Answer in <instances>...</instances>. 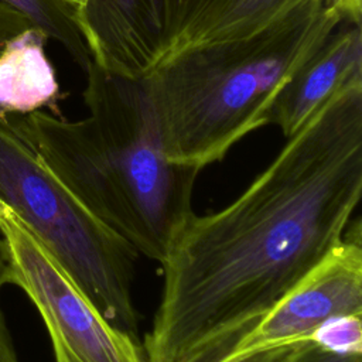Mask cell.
I'll return each mask as SVG.
<instances>
[{
  "instance_id": "obj_12",
  "label": "cell",
  "mask_w": 362,
  "mask_h": 362,
  "mask_svg": "<svg viewBox=\"0 0 362 362\" xmlns=\"http://www.w3.org/2000/svg\"><path fill=\"white\" fill-rule=\"evenodd\" d=\"M362 315L337 317L324 322L310 338L324 349L362 355Z\"/></svg>"
},
{
  "instance_id": "obj_6",
  "label": "cell",
  "mask_w": 362,
  "mask_h": 362,
  "mask_svg": "<svg viewBox=\"0 0 362 362\" xmlns=\"http://www.w3.org/2000/svg\"><path fill=\"white\" fill-rule=\"evenodd\" d=\"M345 315H362L359 219L351 222L342 240L257 321L222 361L307 342L324 322Z\"/></svg>"
},
{
  "instance_id": "obj_17",
  "label": "cell",
  "mask_w": 362,
  "mask_h": 362,
  "mask_svg": "<svg viewBox=\"0 0 362 362\" xmlns=\"http://www.w3.org/2000/svg\"><path fill=\"white\" fill-rule=\"evenodd\" d=\"M329 4L344 21H362V0H329Z\"/></svg>"
},
{
  "instance_id": "obj_9",
  "label": "cell",
  "mask_w": 362,
  "mask_h": 362,
  "mask_svg": "<svg viewBox=\"0 0 362 362\" xmlns=\"http://www.w3.org/2000/svg\"><path fill=\"white\" fill-rule=\"evenodd\" d=\"M362 78L361 23L341 21L279 95L270 123L293 136L337 90Z\"/></svg>"
},
{
  "instance_id": "obj_4",
  "label": "cell",
  "mask_w": 362,
  "mask_h": 362,
  "mask_svg": "<svg viewBox=\"0 0 362 362\" xmlns=\"http://www.w3.org/2000/svg\"><path fill=\"white\" fill-rule=\"evenodd\" d=\"M0 204L61 264L100 314L139 341L133 286L139 253L92 215L0 115Z\"/></svg>"
},
{
  "instance_id": "obj_1",
  "label": "cell",
  "mask_w": 362,
  "mask_h": 362,
  "mask_svg": "<svg viewBox=\"0 0 362 362\" xmlns=\"http://www.w3.org/2000/svg\"><path fill=\"white\" fill-rule=\"evenodd\" d=\"M361 198L362 78L320 106L238 198L177 229L146 362L222 359L342 240Z\"/></svg>"
},
{
  "instance_id": "obj_16",
  "label": "cell",
  "mask_w": 362,
  "mask_h": 362,
  "mask_svg": "<svg viewBox=\"0 0 362 362\" xmlns=\"http://www.w3.org/2000/svg\"><path fill=\"white\" fill-rule=\"evenodd\" d=\"M0 362H20L1 305H0Z\"/></svg>"
},
{
  "instance_id": "obj_8",
  "label": "cell",
  "mask_w": 362,
  "mask_h": 362,
  "mask_svg": "<svg viewBox=\"0 0 362 362\" xmlns=\"http://www.w3.org/2000/svg\"><path fill=\"white\" fill-rule=\"evenodd\" d=\"M303 1L157 0L160 11V47L154 66L174 54L195 45L250 35Z\"/></svg>"
},
{
  "instance_id": "obj_5",
  "label": "cell",
  "mask_w": 362,
  "mask_h": 362,
  "mask_svg": "<svg viewBox=\"0 0 362 362\" xmlns=\"http://www.w3.org/2000/svg\"><path fill=\"white\" fill-rule=\"evenodd\" d=\"M0 242L8 284L38 311L55 362H146L140 341L112 325L61 264L0 204Z\"/></svg>"
},
{
  "instance_id": "obj_15",
  "label": "cell",
  "mask_w": 362,
  "mask_h": 362,
  "mask_svg": "<svg viewBox=\"0 0 362 362\" xmlns=\"http://www.w3.org/2000/svg\"><path fill=\"white\" fill-rule=\"evenodd\" d=\"M303 344L304 342L286 345V346H277V348L255 352L252 355L240 356V358H236V359H232V361L214 359V361H208V362H287Z\"/></svg>"
},
{
  "instance_id": "obj_18",
  "label": "cell",
  "mask_w": 362,
  "mask_h": 362,
  "mask_svg": "<svg viewBox=\"0 0 362 362\" xmlns=\"http://www.w3.org/2000/svg\"><path fill=\"white\" fill-rule=\"evenodd\" d=\"M6 284H8V273H7V263H6V257H4L1 242H0V288Z\"/></svg>"
},
{
  "instance_id": "obj_13",
  "label": "cell",
  "mask_w": 362,
  "mask_h": 362,
  "mask_svg": "<svg viewBox=\"0 0 362 362\" xmlns=\"http://www.w3.org/2000/svg\"><path fill=\"white\" fill-rule=\"evenodd\" d=\"M362 355L338 354L321 348L320 345L307 341L287 362H361Z\"/></svg>"
},
{
  "instance_id": "obj_3",
  "label": "cell",
  "mask_w": 362,
  "mask_h": 362,
  "mask_svg": "<svg viewBox=\"0 0 362 362\" xmlns=\"http://www.w3.org/2000/svg\"><path fill=\"white\" fill-rule=\"evenodd\" d=\"M329 0H304L259 31L182 49L144 75L167 158L201 171L270 123L284 86L341 24Z\"/></svg>"
},
{
  "instance_id": "obj_14",
  "label": "cell",
  "mask_w": 362,
  "mask_h": 362,
  "mask_svg": "<svg viewBox=\"0 0 362 362\" xmlns=\"http://www.w3.org/2000/svg\"><path fill=\"white\" fill-rule=\"evenodd\" d=\"M30 25L31 23L23 14L0 3V52L10 38Z\"/></svg>"
},
{
  "instance_id": "obj_11",
  "label": "cell",
  "mask_w": 362,
  "mask_h": 362,
  "mask_svg": "<svg viewBox=\"0 0 362 362\" xmlns=\"http://www.w3.org/2000/svg\"><path fill=\"white\" fill-rule=\"evenodd\" d=\"M0 3L23 14L31 25L40 28L48 38L58 41L83 72L88 69L92 58L71 18L65 0H0Z\"/></svg>"
},
{
  "instance_id": "obj_10",
  "label": "cell",
  "mask_w": 362,
  "mask_h": 362,
  "mask_svg": "<svg viewBox=\"0 0 362 362\" xmlns=\"http://www.w3.org/2000/svg\"><path fill=\"white\" fill-rule=\"evenodd\" d=\"M48 37L30 25L10 38L0 52V115L49 109L61 116L59 85L45 54Z\"/></svg>"
},
{
  "instance_id": "obj_7",
  "label": "cell",
  "mask_w": 362,
  "mask_h": 362,
  "mask_svg": "<svg viewBox=\"0 0 362 362\" xmlns=\"http://www.w3.org/2000/svg\"><path fill=\"white\" fill-rule=\"evenodd\" d=\"M92 62L105 71L143 78L157 61V0H65Z\"/></svg>"
},
{
  "instance_id": "obj_2",
  "label": "cell",
  "mask_w": 362,
  "mask_h": 362,
  "mask_svg": "<svg viewBox=\"0 0 362 362\" xmlns=\"http://www.w3.org/2000/svg\"><path fill=\"white\" fill-rule=\"evenodd\" d=\"M85 74V119L42 110L7 117L92 215L139 256L161 263L174 233L194 212L199 171L167 158L144 76L115 75L95 62Z\"/></svg>"
}]
</instances>
